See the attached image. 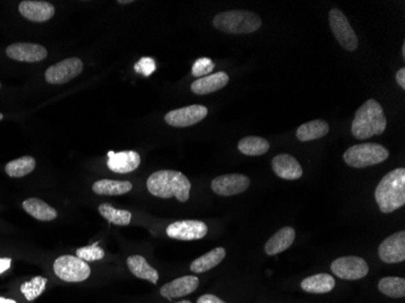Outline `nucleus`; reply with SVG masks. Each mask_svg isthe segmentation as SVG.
<instances>
[{"instance_id": "obj_37", "label": "nucleus", "mask_w": 405, "mask_h": 303, "mask_svg": "<svg viewBox=\"0 0 405 303\" xmlns=\"http://www.w3.org/2000/svg\"><path fill=\"white\" fill-rule=\"evenodd\" d=\"M11 266V258H0V274L8 271Z\"/></svg>"}, {"instance_id": "obj_32", "label": "nucleus", "mask_w": 405, "mask_h": 303, "mask_svg": "<svg viewBox=\"0 0 405 303\" xmlns=\"http://www.w3.org/2000/svg\"><path fill=\"white\" fill-rule=\"evenodd\" d=\"M77 256L85 262L99 261L104 257V250L97 244L94 245L84 246L77 250Z\"/></svg>"}, {"instance_id": "obj_6", "label": "nucleus", "mask_w": 405, "mask_h": 303, "mask_svg": "<svg viewBox=\"0 0 405 303\" xmlns=\"http://www.w3.org/2000/svg\"><path fill=\"white\" fill-rule=\"evenodd\" d=\"M54 272L63 282H80L90 277L91 269L88 263L78 256L63 255L54 262Z\"/></svg>"}, {"instance_id": "obj_39", "label": "nucleus", "mask_w": 405, "mask_h": 303, "mask_svg": "<svg viewBox=\"0 0 405 303\" xmlns=\"http://www.w3.org/2000/svg\"><path fill=\"white\" fill-rule=\"evenodd\" d=\"M130 3H132L131 0H119L118 1V4H130Z\"/></svg>"}, {"instance_id": "obj_13", "label": "nucleus", "mask_w": 405, "mask_h": 303, "mask_svg": "<svg viewBox=\"0 0 405 303\" xmlns=\"http://www.w3.org/2000/svg\"><path fill=\"white\" fill-rule=\"evenodd\" d=\"M379 257L384 263H400L405 260V232L390 235L379 246Z\"/></svg>"}, {"instance_id": "obj_16", "label": "nucleus", "mask_w": 405, "mask_h": 303, "mask_svg": "<svg viewBox=\"0 0 405 303\" xmlns=\"http://www.w3.org/2000/svg\"><path fill=\"white\" fill-rule=\"evenodd\" d=\"M140 154L135 151L108 152L107 167L109 170L117 173H132L140 167Z\"/></svg>"}, {"instance_id": "obj_5", "label": "nucleus", "mask_w": 405, "mask_h": 303, "mask_svg": "<svg viewBox=\"0 0 405 303\" xmlns=\"http://www.w3.org/2000/svg\"><path fill=\"white\" fill-rule=\"evenodd\" d=\"M390 157V152L387 148L379 143H359L356 146L349 147L343 154L345 162L354 169L378 165Z\"/></svg>"}, {"instance_id": "obj_38", "label": "nucleus", "mask_w": 405, "mask_h": 303, "mask_svg": "<svg viewBox=\"0 0 405 303\" xmlns=\"http://www.w3.org/2000/svg\"><path fill=\"white\" fill-rule=\"evenodd\" d=\"M0 303H16L14 300H9V298H0Z\"/></svg>"}, {"instance_id": "obj_30", "label": "nucleus", "mask_w": 405, "mask_h": 303, "mask_svg": "<svg viewBox=\"0 0 405 303\" xmlns=\"http://www.w3.org/2000/svg\"><path fill=\"white\" fill-rule=\"evenodd\" d=\"M378 287H379L380 291L389 298H402L405 296L404 278H382Z\"/></svg>"}, {"instance_id": "obj_1", "label": "nucleus", "mask_w": 405, "mask_h": 303, "mask_svg": "<svg viewBox=\"0 0 405 303\" xmlns=\"http://www.w3.org/2000/svg\"><path fill=\"white\" fill-rule=\"evenodd\" d=\"M192 184L183 173L175 170H161L152 173L147 180V189L154 197L176 198L181 203L189 199Z\"/></svg>"}, {"instance_id": "obj_25", "label": "nucleus", "mask_w": 405, "mask_h": 303, "mask_svg": "<svg viewBox=\"0 0 405 303\" xmlns=\"http://www.w3.org/2000/svg\"><path fill=\"white\" fill-rule=\"evenodd\" d=\"M224 257H226V250L224 247H216L213 250L209 251L208 254L194 260L191 265V271L197 274L208 272L210 269H213V267L218 266L221 262L224 261Z\"/></svg>"}, {"instance_id": "obj_17", "label": "nucleus", "mask_w": 405, "mask_h": 303, "mask_svg": "<svg viewBox=\"0 0 405 303\" xmlns=\"http://www.w3.org/2000/svg\"><path fill=\"white\" fill-rule=\"evenodd\" d=\"M199 285V279L194 276H185V277L177 278L172 282L164 284L161 289V295L167 300L183 298L189 293H194Z\"/></svg>"}, {"instance_id": "obj_2", "label": "nucleus", "mask_w": 405, "mask_h": 303, "mask_svg": "<svg viewBox=\"0 0 405 303\" xmlns=\"http://www.w3.org/2000/svg\"><path fill=\"white\" fill-rule=\"evenodd\" d=\"M387 126V118L384 108L378 101L368 99L354 115L352 123V135L357 140H368L370 137L384 134Z\"/></svg>"}, {"instance_id": "obj_15", "label": "nucleus", "mask_w": 405, "mask_h": 303, "mask_svg": "<svg viewBox=\"0 0 405 303\" xmlns=\"http://www.w3.org/2000/svg\"><path fill=\"white\" fill-rule=\"evenodd\" d=\"M19 11L32 22H47L55 15V6L42 0H25L19 5Z\"/></svg>"}, {"instance_id": "obj_42", "label": "nucleus", "mask_w": 405, "mask_h": 303, "mask_svg": "<svg viewBox=\"0 0 405 303\" xmlns=\"http://www.w3.org/2000/svg\"><path fill=\"white\" fill-rule=\"evenodd\" d=\"M3 118H4V115L1 114V113H0V121H3Z\"/></svg>"}, {"instance_id": "obj_28", "label": "nucleus", "mask_w": 405, "mask_h": 303, "mask_svg": "<svg viewBox=\"0 0 405 303\" xmlns=\"http://www.w3.org/2000/svg\"><path fill=\"white\" fill-rule=\"evenodd\" d=\"M99 213L102 215V217L108 221L109 223L117 226L129 225L131 222V217H132L130 211L117 209L115 206L107 204V203L100 205Z\"/></svg>"}, {"instance_id": "obj_7", "label": "nucleus", "mask_w": 405, "mask_h": 303, "mask_svg": "<svg viewBox=\"0 0 405 303\" xmlns=\"http://www.w3.org/2000/svg\"><path fill=\"white\" fill-rule=\"evenodd\" d=\"M329 23L340 45L347 50L354 51L358 47V38L354 33V28L345 16L343 11L338 9H332L329 12Z\"/></svg>"}, {"instance_id": "obj_41", "label": "nucleus", "mask_w": 405, "mask_h": 303, "mask_svg": "<svg viewBox=\"0 0 405 303\" xmlns=\"http://www.w3.org/2000/svg\"><path fill=\"white\" fill-rule=\"evenodd\" d=\"M177 303H192V302H191V301H180V302H177Z\"/></svg>"}, {"instance_id": "obj_35", "label": "nucleus", "mask_w": 405, "mask_h": 303, "mask_svg": "<svg viewBox=\"0 0 405 303\" xmlns=\"http://www.w3.org/2000/svg\"><path fill=\"white\" fill-rule=\"evenodd\" d=\"M197 303H226L224 301H222L221 298H218V296H215V295H210V293H207V295H202L200 298H198Z\"/></svg>"}, {"instance_id": "obj_43", "label": "nucleus", "mask_w": 405, "mask_h": 303, "mask_svg": "<svg viewBox=\"0 0 405 303\" xmlns=\"http://www.w3.org/2000/svg\"><path fill=\"white\" fill-rule=\"evenodd\" d=\"M0 86H1V84H0Z\"/></svg>"}, {"instance_id": "obj_14", "label": "nucleus", "mask_w": 405, "mask_h": 303, "mask_svg": "<svg viewBox=\"0 0 405 303\" xmlns=\"http://www.w3.org/2000/svg\"><path fill=\"white\" fill-rule=\"evenodd\" d=\"M8 58L20 62H40L47 58V50L39 44L15 43L6 49Z\"/></svg>"}, {"instance_id": "obj_11", "label": "nucleus", "mask_w": 405, "mask_h": 303, "mask_svg": "<svg viewBox=\"0 0 405 303\" xmlns=\"http://www.w3.org/2000/svg\"><path fill=\"white\" fill-rule=\"evenodd\" d=\"M167 234L177 241H198L208 234V226L202 221H178L167 226Z\"/></svg>"}, {"instance_id": "obj_20", "label": "nucleus", "mask_w": 405, "mask_h": 303, "mask_svg": "<svg viewBox=\"0 0 405 303\" xmlns=\"http://www.w3.org/2000/svg\"><path fill=\"white\" fill-rule=\"evenodd\" d=\"M295 241V230L291 227H284L272 235L266 243L265 251L268 256H275L286 249H289Z\"/></svg>"}, {"instance_id": "obj_24", "label": "nucleus", "mask_w": 405, "mask_h": 303, "mask_svg": "<svg viewBox=\"0 0 405 303\" xmlns=\"http://www.w3.org/2000/svg\"><path fill=\"white\" fill-rule=\"evenodd\" d=\"M329 130H330V126L327 121H322V119L308 121L306 124L299 126V129L297 130V140H300L301 142L318 140V138H322L327 135Z\"/></svg>"}, {"instance_id": "obj_40", "label": "nucleus", "mask_w": 405, "mask_h": 303, "mask_svg": "<svg viewBox=\"0 0 405 303\" xmlns=\"http://www.w3.org/2000/svg\"><path fill=\"white\" fill-rule=\"evenodd\" d=\"M402 55H403V56H405V44L404 45H403V49H402Z\"/></svg>"}, {"instance_id": "obj_27", "label": "nucleus", "mask_w": 405, "mask_h": 303, "mask_svg": "<svg viewBox=\"0 0 405 303\" xmlns=\"http://www.w3.org/2000/svg\"><path fill=\"white\" fill-rule=\"evenodd\" d=\"M238 149L245 156L259 157L270 151V142L262 137H244L239 141Z\"/></svg>"}, {"instance_id": "obj_19", "label": "nucleus", "mask_w": 405, "mask_h": 303, "mask_svg": "<svg viewBox=\"0 0 405 303\" xmlns=\"http://www.w3.org/2000/svg\"><path fill=\"white\" fill-rule=\"evenodd\" d=\"M229 82V74L218 72V73L209 74L207 77L197 79L191 85V90L196 95L211 94L218 90L224 89Z\"/></svg>"}, {"instance_id": "obj_3", "label": "nucleus", "mask_w": 405, "mask_h": 303, "mask_svg": "<svg viewBox=\"0 0 405 303\" xmlns=\"http://www.w3.org/2000/svg\"><path fill=\"white\" fill-rule=\"evenodd\" d=\"M375 199L384 214H391L405 204V169L400 167L380 181Z\"/></svg>"}, {"instance_id": "obj_10", "label": "nucleus", "mask_w": 405, "mask_h": 303, "mask_svg": "<svg viewBox=\"0 0 405 303\" xmlns=\"http://www.w3.org/2000/svg\"><path fill=\"white\" fill-rule=\"evenodd\" d=\"M208 115V108L200 105L187 106L178 110H170L165 115V123L174 128H187L204 121Z\"/></svg>"}, {"instance_id": "obj_4", "label": "nucleus", "mask_w": 405, "mask_h": 303, "mask_svg": "<svg viewBox=\"0 0 405 303\" xmlns=\"http://www.w3.org/2000/svg\"><path fill=\"white\" fill-rule=\"evenodd\" d=\"M213 27L229 34H249L262 26L260 17L245 10L224 11L213 19Z\"/></svg>"}, {"instance_id": "obj_22", "label": "nucleus", "mask_w": 405, "mask_h": 303, "mask_svg": "<svg viewBox=\"0 0 405 303\" xmlns=\"http://www.w3.org/2000/svg\"><path fill=\"white\" fill-rule=\"evenodd\" d=\"M22 208L36 220L52 221L58 217V211L40 199L30 198L23 202Z\"/></svg>"}, {"instance_id": "obj_34", "label": "nucleus", "mask_w": 405, "mask_h": 303, "mask_svg": "<svg viewBox=\"0 0 405 303\" xmlns=\"http://www.w3.org/2000/svg\"><path fill=\"white\" fill-rule=\"evenodd\" d=\"M156 61L151 58H142L135 64L136 72L145 75V77H150L156 71Z\"/></svg>"}, {"instance_id": "obj_12", "label": "nucleus", "mask_w": 405, "mask_h": 303, "mask_svg": "<svg viewBox=\"0 0 405 303\" xmlns=\"http://www.w3.org/2000/svg\"><path fill=\"white\" fill-rule=\"evenodd\" d=\"M250 178L240 173H229L213 178L211 189L215 193L222 197H231L243 193L249 189Z\"/></svg>"}, {"instance_id": "obj_33", "label": "nucleus", "mask_w": 405, "mask_h": 303, "mask_svg": "<svg viewBox=\"0 0 405 303\" xmlns=\"http://www.w3.org/2000/svg\"><path fill=\"white\" fill-rule=\"evenodd\" d=\"M215 69V63L208 58H198L192 67V74L197 78L207 77L213 72Z\"/></svg>"}, {"instance_id": "obj_18", "label": "nucleus", "mask_w": 405, "mask_h": 303, "mask_svg": "<svg viewBox=\"0 0 405 303\" xmlns=\"http://www.w3.org/2000/svg\"><path fill=\"white\" fill-rule=\"evenodd\" d=\"M272 169L275 175L283 180H299L303 173L300 162L290 154L275 156L272 159Z\"/></svg>"}, {"instance_id": "obj_26", "label": "nucleus", "mask_w": 405, "mask_h": 303, "mask_svg": "<svg viewBox=\"0 0 405 303\" xmlns=\"http://www.w3.org/2000/svg\"><path fill=\"white\" fill-rule=\"evenodd\" d=\"M132 184L129 181H115V180H100L93 184V191L100 195H121L130 192Z\"/></svg>"}, {"instance_id": "obj_29", "label": "nucleus", "mask_w": 405, "mask_h": 303, "mask_svg": "<svg viewBox=\"0 0 405 303\" xmlns=\"http://www.w3.org/2000/svg\"><path fill=\"white\" fill-rule=\"evenodd\" d=\"M36 167V159L33 157H21L8 162L5 173L10 178H19L31 173Z\"/></svg>"}, {"instance_id": "obj_9", "label": "nucleus", "mask_w": 405, "mask_h": 303, "mask_svg": "<svg viewBox=\"0 0 405 303\" xmlns=\"http://www.w3.org/2000/svg\"><path fill=\"white\" fill-rule=\"evenodd\" d=\"M332 271L345 280H358L368 276L369 266L362 257L343 256L332 263Z\"/></svg>"}, {"instance_id": "obj_8", "label": "nucleus", "mask_w": 405, "mask_h": 303, "mask_svg": "<svg viewBox=\"0 0 405 303\" xmlns=\"http://www.w3.org/2000/svg\"><path fill=\"white\" fill-rule=\"evenodd\" d=\"M83 61L80 58H66L49 67L45 72V79L47 83L54 85L66 84L78 77L79 74L83 72Z\"/></svg>"}, {"instance_id": "obj_31", "label": "nucleus", "mask_w": 405, "mask_h": 303, "mask_svg": "<svg viewBox=\"0 0 405 303\" xmlns=\"http://www.w3.org/2000/svg\"><path fill=\"white\" fill-rule=\"evenodd\" d=\"M47 278L36 277L31 282H23L21 285V293L28 301H33L39 298L47 288Z\"/></svg>"}, {"instance_id": "obj_21", "label": "nucleus", "mask_w": 405, "mask_h": 303, "mask_svg": "<svg viewBox=\"0 0 405 303\" xmlns=\"http://www.w3.org/2000/svg\"><path fill=\"white\" fill-rule=\"evenodd\" d=\"M334 288H335V279L327 273L311 276L301 282L302 290L308 293L322 295V293H330Z\"/></svg>"}, {"instance_id": "obj_36", "label": "nucleus", "mask_w": 405, "mask_h": 303, "mask_svg": "<svg viewBox=\"0 0 405 303\" xmlns=\"http://www.w3.org/2000/svg\"><path fill=\"white\" fill-rule=\"evenodd\" d=\"M395 80L402 89H405V69H400L395 74Z\"/></svg>"}, {"instance_id": "obj_23", "label": "nucleus", "mask_w": 405, "mask_h": 303, "mask_svg": "<svg viewBox=\"0 0 405 303\" xmlns=\"http://www.w3.org/2000/svg\"><path fill=\"white\" fill-rule=\"evenodd\" d=\"M128 267L130 269V272L135 276V277L140 278V279H145L152 284H157L158 279H159V274L156 271V268L146 261V258L140 255H134L126 260Z\"/></svg>"}]
</instances>
